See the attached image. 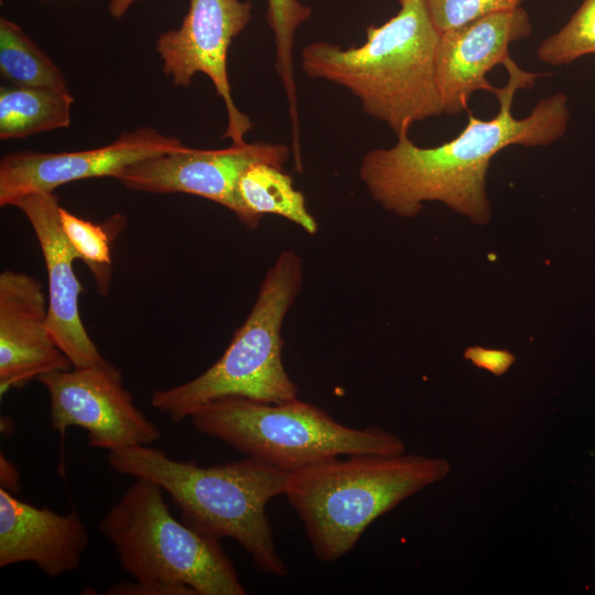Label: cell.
<instances>
[{
    "label": "cell",
    "instance_id": "cell-5",
    "mask_svg": "<svg viewBox=\"0 0 595 595\" xmlns=\"http://www.w3.org/2000/svg\"><path fill=\"white\" fill-rule=\"evenodd\" d=\"M338 457L291 472L284 494L324 562L346 555L372 521L451 470L446 459L415 454Z\"/></svg>",
    "mask_w": 595,
    "mask_h": 595
},
{
    "label": "cell",
    "instance_id": "cell-10",
    "mask_svg": "<svg viewBox=\"0 0 595 595\" xmlns=\"http://www.w3.org/2000/svg\"><path fill=\"white\" fill-rule=\"evenodd\" d=\"M283 143L242 142L216 150L185 147L139 161L115 178L131 191L196 195L229 209L241 221L244 213L237 196L241 174L255 163L280 169L291 155Z\"/></svg>",
    "mask_w": 595,
    "mask_h": 595
},
{
    "label": "cell",
    "instance_id": "cell-25",
    "mask_svg": "<svg viewBox=\"0 0 595 595\" xmlns=\"http://www.w3.org/2000/svg\"><path fill=\"white\" fill-rule=\"evenodd\" d=\"M139 0H110L108 4L109 14L113 19H121L133 3Z\"/></svg>",
    "mask_w": 595,
    "mask_h": 595
},
{
    "label": "cell",
    "instance_id": "cell-16",
    "mask_svg": "<svg viewBox=\"0 0 595 595\" xmlns=\"http://www.w3.org/2000/svg\"><path fill=\"white\" fill-rule=\"evenodd\" d=\"M237 196L244 217L241 223L249 229L257 228L267 214L281 216L315 235L318 225L309 212L302 191L293 185V178L283 169L255 163L240 176Z\"/></svg>",
    "mask_w": 595,
    "mask_h": 595
},
{
    "label": "cell",
    "instance_id": "cell-3",
    "mask_svg": "<svg viewBox=\"0 0 595 595\" xmlns=\"http://www.w3.org/2000/svg\"><path fill=\"white\" fill-rule=\"evenodd\" d=\"M107 461L117 473L160 486L181 510L182 521L195 530L237 541L261 572L288 574L275 550L266 506L285 494L290 472L250 456L199 466L171 458L150 445L109 452Z\"/></svg>",
    "mask_w": 595,
    "mask_h": 595
},
{
    "label": "cell",
    "instance_id": "cell-22",
    "mask_svg": "<svg viewBox=\"0 0 595 595\" xmlns=\"http://www.w3.org/2000/svg\"><path fill=\"white\" fill-rule=\"evenodd\" d=\"M523 0H423L430 18L444 32L484 15L521 7Z\"/></svg>",
    "mask_w": 595,
    "mask_h": 595
},
{
    "label": "cell",
    "instance_id": "cell-13",
    "mask_svg": "<svg viewBox=\"0 0 595 595\" xmlns=\"http://www.w3.org/2000/svg\"><path fill=\"white\" fill-rule=\"evenodd\" d=\"M13 206L29 220L44 258L48 281L47 324L54 342L75 368L109 365L80 318L78 300L84 288L73 267L78 257L62 229L56 195L31 193Z\"/></svg>",
    "mask_w": 595,
    "mask_h": 595
},
{
    "label": "cell",
    "instance_id": "cell-17",
    "mask_svg": "<svg viewBox=\"0 0 595 595\" xmlns=\"http://www.w3.org/2000/svg\"><path fill=\"white\" fill-rule=\"evenodd\" d=\"M74 96L68 88L2 85L0 88V139L26 137L67 128Z\"/></svg>",
    "mask_w": 595,
    "mask_h": 595
},
{
    "label": "cell",
    "instance_id": "cell-14",
    "mask_svg": "<svg viewBox=\"0 0 595 595\" xmlns=\"http://www.w3.org/2000/svg\"><path fill=\"white\" fill-rule=\"evenodd\" d=\"M73 364L54 342L47 324L43 284L24 272L0 274V393L33 379L71 369Z\"/></svg>",
    "mask_w": 595,
    "mask_h": 595
},
{
    "label": "cell",
    "instance_id": "cell-6",
    "mask_svg": "<svg viewBox=\"0 0 595 595\" xmlns=\"http://www.w3.org/2000/svg\"><path fill=\"white\" fill-rule=\"evenodd\" d=\"M302 258L282 251L267 271L256 302L235 331L224 354L194 379L156 389L151 405L177 423L202 405L223 398L280 403L296 399L299 389L282 360V326L303 284Z\"/></svg>",
    "mask_w": 595,
    "mask_h": 595
},
{
    "label": "cell",
    "instance_id": "cell-7",
    "mask_svg": "<svg viewBox=\"0 0 595 595\" xmlns=\"http://www.w3.org/2000/svg\"><path fill=\"white\" fill-rule=\"evenodd\" d=\"M190 419L198 432L290 473L340 455L405 451L403 441L383 429L348 428L299 398L280 403L223 398Z\"/></svg>",
    "mask_w": 595,
    "mask_h": 595
},
{
    "label": "cell",
    "instance_id": "cell-15",
    "mask_svg": "<svg viewBox=\"0 0 595 595\" xmlns=\"http://www.w3.org/2000/svg\"><path fill=\"white\" fill-rule=\"evenodd\" d=\"M89 543L76 511L57 513L18 499L0 488V566L34 563L57 577L78 567Z\"/></svg>",
    "mask_w": 595,
    "mask_h": 595
},
{
    "label": "cell",
    "instance_id": "cell-19",
    "mask_svg": "<svg viewBox=\"0 0 595 595\" xmlns=\"http://www.w3.org/2000/svg\"><path fill=\"white\" fill-rule=\"evenodd\" d=\"M312 10L300 0H268L267 21L273 32L275 45L274 68L283 86L292 130V153L301 158L300 117L293 48L299 28L309 20Z\"/></svg>",
    "mask_w": 595,
    "mask_h": 595
},
{
    "label": "cell",
    "instance_id": "cell-2",
    "mask_svg": "<svg viewBox=\"0 0 595 595\" xmlns=\"http://www.w3.org/2000/svg\"><path fill=\"white\" fill-rule=\"evenodd\" d=\"M399 7L382 24L369 25L359 46L315 41L301 51L310 78L346 88L396 136L443 113L435 69L440 32L423 0H399Z\"/></svg>",
    "mask_w": 595,
    "mask_h": 595
},
{
    "label": "cell",
    "instance_id": "cell-18",
    "mask_svg": "<svg viewBox=\"0 0 595 595\" xmlns=\"http://www.w3.org/2000/svg\"><path fill=\"white\" fill-rule=\"evenodd\" d=\"M0 75L13 86L68 88L51 57L7 18L0 19Z\"/></svg>",
    "mask_w": 595,
    "mask_h": 595
},
{
    "label": "cell",
    "instance_id": "cell-24",
    "mask_svg": "<svg viewBox=\"0 0 595 595\" xmlns=\"http://www.w3.org/2000/svg\"><path fill=\"white\" fill-rule=\"evenodd\" d=\"M0 485L13 495L21 488L18 468L3 454L0 455Z\"/></svg>",
    "mask_w": 595,
    "mask_h": 595
},
{
    "label": "cell",
    "instance_id": "cell-11",
    "mask_svg": "<svg viewBox=\"0 0 595 595\" xmlns=\"http://www.w3.org/2000/svg\"><path fill=\"white\" fill-rule=\"evenodd\" d=\"M185 147L180 139L145 127L89 150L9 153L0 161V206H13L31 193H54L61 185L79 180L115 178L131 164Z\"/></svg>",
    "mask_w": 595,
    "mask_h": 595
},
{
    "label": "cell",
    "instance_id": "cell-12",
    "mask_svg": "<svg viewBox=\"0 0 595 595\" xmlns=\"http://www.w3.org/2000/svg\"><path fill=\"white\" fill-rule=\"evenodd\" d=\"M529 13L518 7L490 13L440 33L435 69L443 113L468 111L477 90L495 93L487 74L512 61L509 47L531 35Z\"/></svg>",
    "mask_w": 595,
    "mask_h": 595
},
{
    "label": "cell",
    "instance_id": "cell-9",
    "mask_svg": "<svg viewBox=\"0 0 595 595\" xmlns=\"http://www.w3.org/2000/svg\"><path fill=\"white\" fill-rule=\"evenodd\" d=\"M251 17L248 0H190L180 28L163 32L155 45L162 71L174 86H190L197 73L210 79L226 108L224 138L231 143L245 142L252 129L250 118L236 106L227 71L229 46Z\"/></svg>",
    "mask_w": 595,
    "mask_h": 595
},
{
    "label": "cell",
    "instance_id": "cell-26",
    "mask_svg": "<svg viewBox=\"0 0 595 595\" xmlns=\"http://www.w3.org/2000/svg\"><path fill=\"white\" fill-rule=\"evenodd\" d=\"M43 1H47V0H43Z\"/></svg>",
    "mask_w": 595,
    "mask_h": 595
},
{
    "label": "cell",
    "instance_id": "cell-8",
    "mask_svg": "<svg viewBox=\"0 0 595 595\" xmlns=\"http://www.w3.org/2000/svg\"><path fill=\"white\" fill-rule=\"evenodd\" d=\"M37 381L48 394L51 428L61 434L79 426L91 447L108 452L151 445L161 437L159 426L136 407L121 371L111 364L54 371Z\"/></svg>",
    "mask_w": 595,
    "mask_h": 595
},
{
    "label": "cell",
    "instance_id": "cell-23",
    "mask_svg": "<svg viewBox=\"0 0 595 595\" xmlns=\"http://www.w3.org/2000/svg\"><path fill=\"white\" fill-rule=\"evenodd\" d=\"M464 357L473 365L495 376L506 374L516 360L513 354L506 349L472 346L465 349Z\"/></svg>",
    "mask_w": 595,
    "mask_h": 595
},
{
    "label": "cell",
    "instance_id": "cell-20",
    "mask_svg": "<svg viewBox=\"0 0 595 595\" xmlns=\"http://www.w3.org/2000/svg\"><path fill=\"white\" fill-rule=\"evenodd\" d=\"M62 229L76 252L89 268L98 292L107 296L111 283V239L110 226H102L83 219L64 207H60Z\"/></svg>",
    "mask_w": 595,
    "mask_h": 595
},
{
    "label": "cell",
    "instance_id": "cell-21",
    "mask_svg": "<svg viewBox=\"0 0 595 595\" xmlns=\"http://www.w3.org/2000/svg\"><path fill=\"white\" fill-rule=\"evenodd\" d=\"M536 53L539 61L552 66H566L595 54V0H583L567 22L540 43Z\"/></svg>",
    "mask_w": 595,
    "mask_h": 595
},
{
    "label": "cell",
    "instance_id": "cell-1",
    "mask_svg": "<svg viewBox=\"0 0 595 595\" xmlns=\"http://www.w3.org/2000/svg\"><path fill=\"white\" fill-rule=\"evenodd\" d=\"M508 80L496 88L498 112L485 120L468 112L467 123L450 141L419 147L409 132L390 148L368 151L358 174L371 198L400 217L416 216L425 202H440L484 225L491 216L486 175L491 159L510 145L545 147L567 129L570 109L563 93L541 99L523 118L512 113L515 95L544 74L529 73L512 60L505 66Z\"/></svg>",
    "mask_w": 595,
    "mask_h": 595
},
{
    "label": "cell",
    "instance_id": "cell-4",
    "mask_svg": "<svg viewBox=\"0 0 595 595\" xmlns=\"http://www.w3.org/2000/svg\"><path fill=\"white\" fill-rule=\"evenodd\" d=\"M163 489L136 478L99 522L134 582H118L110 595H245L218 539L176 520Z\"/></svg>",
    "mask_w": 595,
    "mask_h": 595
}]
</instances>
